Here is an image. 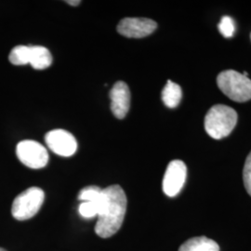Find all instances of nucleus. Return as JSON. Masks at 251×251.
Instances as JSON below:
<instances>
[{"instance_id": "ddd939ff", "label": "nucleus", "mask_w": 251, "mask_h": 251, "mask_svg": "<svg viewBox=\"0 0 251 251\" xmlns=\"http://www.w3.org/2000/svg\"><path fill=\"white\" fill-rule=\"evenodd\" d=\"M30 46L20 45L10 51L9 60L14 65H25L29 63Z\"/></svg>"}, {"instance_id": "4468645a", "label": "nucleus", "mask_w": 251, "mask_h": 251, "mask_svg": "<svg viewBox=\"0 0 251 251\" xmlns=\"http://www.w3.org/2000/svg\"><path fill=\"white\" fill-rule=\"evenodd\" d=\"M78 199L82 202L101 203L104 199L103 189L98 186H88L82 189L78 195Z\"/></svg>"}, {"instance_id": "423d86ee", "label": "nucleus", "mask_w": 251, "mask_h": 251, "mask_svg": "<svg viewBox=\"0 0 251 251\" xmlns=\"http://www.w3.org/2000/svg\"><path fill=\"white\" fill-rule=\"evenodd\" d=\"M187 176V168L184 162L181 160L171 161L163 179V192L166 196L174 198L178 196L182 187L184 186Z\"/></svg>"}, {"instance_id": "2eb2a0df", "label": "nucleus", "mask_w": 251, "mask_h": 251, "mask_svg": "<svg viewBox=\"0 0 251 251\" xmlns=\"http://www.w3.org/2000/svg\"><path fill=\"white\" fill-rule=\"evenodd\" d=\"M104 194V193H103ZM105 205V196L101 203H94V202H82L78 208L79 214L83 218L90 219L94 217H98L101 213Z\"/></svg>"}, {"instance_id": "20e7f679", "label": "nucleus", "mask_w": 251, "mask_h": 251, "mask_svg": "<svg viewBox=\"0 0 251 251\" xmlns=\"http://www.w3.org/2000/svg\"><path fill=\"white\" fill-rule=\"evenodd\" d=\"M45 198L42 189L31 187L21 193L14 199L11 214L18 221H26L33 218L39 211Z\"/></svg>"}, {"instance_id": "f03ea898", "label": "nucleus", "mask_w": 251, "mask_h": 251, "mask_svg": "<svg viewBox=\"0 0 251 251\" xmlns=\"http://www.w3.org/2000/svg\"><path fill=\"white\" fill-rule=\"evenodd\" d=\"M237 114L233 108L218 104L209 109L205 117V129L211 138L220 140L233 131Z\"/></svg>"}, {"instance_id": "dca6fc26", "label": "nucleus", "mask_w": 251, "mask_h": 251, "mask_svg": "<svg viewBox=\"0 0 251 251\" xmlns=\"http://www.w3.org/2000/svg\"><path fill=\"white\" fill-rule=\"evenodd\" d=\"M219 30H220L221 34L225 37H227V38L232 37L234 34V30H235V25H234L233 19L229 16H224L219 25Z\"/></svg>"}, {"instance_id": "39448f33", "label": "nucleus", "mask_w": 251, "mask_h": 251, "mask_svg": "<svg viewBox=\"0 0 251 251\" xmlns=\"http://www.w3.org/2000/svg\"><path fill=\"white\" fill-rule=\"evenodd\" d=\"M19 160L30 169H42L49 162V152L42 144L33 140L22 141L17 144Z\"/></svg>"}, {"instance_id": "f3484780", "label": "nucleus", "mask_w": 251, "mask_h": 251, "mask_svg": "<svg viewBox=\"0 0 251 251\" xmlns=\"http://www.w3.org/2000/svg\"><path fill=\"white\" fill-rule=\"evenodd\" d=\"M243 180L247 192L251 197V152L247 157L243 170Z\"/></svg>"}, {"instance_id": "f257e3e1", "label": "nucleus", "mask_w": 251, "mask_h": 251, "mask_svg": "<svg viewBox=\"0 0 251 251\" xmlns=\"http://www.w3.org/2000/svg\"><path fill=\"white\" fill-rule=\"evenodd\" d=\"M105 205L98 216L95 233L101 238H108L118 232L124 222L126 211V197L119 185H111L103 189Z\"/></svg>"}, {"instance_id": "9b49d317", "label": "nucleus", "mask_w": 251, "mask_h": 251, "mask_svg": "<svg viewBox=\"0 0 251 251\" xmlns=\"http://www.w3.org/2000/svg\"><path fill=\"white\" fill-rule=\"evenodd\" d=\"M179 251H220L217 243L206 236L193 237L179 247Z\"/></svg>"}, {"instance_id": "7ed1b4c3", "label": "nucleus", "mask_w": 251, "mask_h": 251, "mask_svg": "<svg viewBox=\"0 0 251 251\" xmlns=\"http://www.w3.org/2000/svg\"><path fill=\"white\" fill-rule=\"evenodd\" d=\"M217 83L227 97L237 102L251 100V80L234 70H226L218 75Z\"/></svg>"}, {"instance_id": "1a4fd4ad", "label": "nucleus", "mask_w": 251, "mask_h": 251, "mask_svg": "<svg viewBox=\"0 0 251 251\" xmlns=\"http://www.w3.org/2000/svg\"><path fill=\"white\" fill-rule=\"evenodd\" d=\"M111 110L118 119H123L130 107V91L123 81L117 82L110 91Z\"/></svg>"}, {"instance_id": "9d476101", "label": "nucleus", "mask_w": 251, "mask_h": 251, "mask_svg": "<svg viewBox=\"0 0 251 251\" xmlns=\"http://www.w3.org/2000/svg\"><path fill=\"white\" fill-rule=\"evenodd\" d=\"M52 63L50 51L42 46H30L29 63L36 70H44Z\"/></svg>"}, {"instance_id": "f8f14e48", "label": "nucleus", "mask_w": 251, "mask_h": 251, "mask_svg": "<svg viewBox=\"0 0 251 251\" xmlns=\"http://www.w3.org/2000/svg\"><path fill=\"white\" fill-rule=\"evenodd\" d=\"M182 91L178 84L169 80L162 91V100L169 108L177 107L181 100Z\"/></svg>"}, {"instance_id": "0eeeda50", "label": "nucleus", "mask_w": 251, "mask_h": 251, "mask_svg": "<svg viewBox=\"0 0 251 251\" xmlns=\"http://www.w3.org/2000/svg\"><path fill=\"white\" fill-rule=\"evenodd\" d=\"M46 144L58 155L69 157L77 150V142L74 135L64 129H53L45 136Z\"/></svg>"}, {"instance_id": "a211bd4d", "label": "nucleus", "mask_w": 251, "mask_h": 251, "mask_svg": "<svg viewBox=\"0 0 251 251\" xmlns=\"http://www.w3.org/2000/svg\"><path fill=\"white\" fill-rule=\"evenodd\" d=\"M66 3H68L71 6H78L81 3V1L79 0H68V1H66Z\"/></svg>"}, {"instance_id": "6ab92c4d", "label": "nucleus", "mask_w": 251, "mask_h": 251, "mask_svg": "<svg viewBox=\"0 0 251 251\" xmlns=\"http://www.w3.org/2000/svg\"><path fill=\"white\" fill-rule=\"evenodd\" d=\"M0 251H5V250H3V249H1V248H0Z\"/></svg>"}, {"instance_id": "6e6552de", "label": "nucleus", "mask_w": 251, "mask_h": 251, "mask_svg": "<svg viewBox=\"0 0 251 251\" xmlns=\"http://www.w3.org/2000/svg\"><path fill=\"white\" fill-rule=\"evenodd\" d=\"M157 27V24L151 19L125 18L117 25V32L129 38H142L151 35Z\"/></svg>"}]
</instances>
